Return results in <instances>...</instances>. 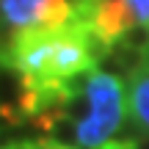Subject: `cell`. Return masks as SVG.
Wrapping results in <instances>:
<instances>
[{
	"mask_svg": "<svg viewBox=\"0 0 149 149\" xmlns=\"http://www.w3.org/2000/svg\"><path fill=\"white\" fill-rule=\"evenodd\" d=\"M127 6L138 25H149V0H127Z\"/></svg>",
	"mask_w": 149,
	"mask_h": 149,
	"instance_id": "obj_4",
	"label": "cell"
},
{
	"mask_svg": "<svg viewBox=\"0 0 149 149\" xmlns=\"http://www.w3.org/2000/svg\"><path fill=\"white\" fill-rule=\"evenodd\" d=\"M36 144L33 141H8L6 146H0V149H33Z\"/></svg>",
	"mask_w": 149,
	"mask_h": 149,
	"instance_id": "obj_6",
	"label": "cell"
},
{
	"mask_svg": "<svg viewBox=\"0 0 149 149\" xmlns=\"http://www.w3.org/2000/svg\"><path fill=\"white\" fill-rule=\"evenodd\" d=\"M127 111L135 130L149 135V58L127 74Z\"/></svg>",
	"mask_w": 149,
	"mask_h": 149,
	"instance_id": "obj_3",
	"label": "cell"
},
{
	"mask_svg": "<svg viewBox=\"0 0 149 149\" xmlns=\"http://www.w3.org/2000/svg\"><path fill=\"white\" fill-rule=\"evenodd\" d=\"M127 83L113 72L97 69L86 80L83 91H74L66 102V119L77 149H102L111 144L127 119Z\"/></svg>",
	"mask_w": 149,
	"mask_h": 149,
	"instance_id": "obj_1",
	"label": "cell"
},
{
	"mask_svg": "<svg viewBox=\"0 0 149 149\" xmlns=\"http://www.w3.org/2000/svg\"><path fill=\"white\" fill-rule=\"evenodd\" d=\"M36 149H77V146H69V144H58V141H42V144H36Z\"/></svg>",
	"mask_w": 149,
	"mask_h": 149,
	"instance_id": "obj_5",
	"label": "cell"
},
{
	"mask_svg": "<svg viewBox=\"0 0 149 149\" xmlns=\"http://www.w3.org/2000/svg\"><path fill=\"white\" fill-rule=\"evenodd\" d=\"M0 22L17 31L31 28H64L74 22L72 0H0Z\"/></svg>",
	"mask_w": 149,
	"mask_h": 149,
	"instance_id": "obj_2",
	"label": "cell"
}]
</instances>
